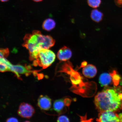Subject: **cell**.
<instances>
[{
	"mask_svg": "<svg viewBox=\"0 0 122 122\" xmlns=\"http://www.w3.org/2000/svg\"><path fill=\"white\" fill-rule=\"evenodd\" d=\"M82 72L85 77L87 78H91L96 76L97 73V69L94 65L89 64L84 67Z\"/></svg>",
	"mask_w": 122,
	"mask_h": 122,
	"instance_id": "9",
	"label": "cell"
},
{
	"mask_svg": "<svg viewBox=\"0 0 122 122\" xmlns=\"http://www.w3.org/2000/svg\"><path fill=\"white\" fill-rule=\"evenodd\" d=\"M33 1H35V2H39V1H41L43 0H33Z\"/></svg>",
	"mask_w": 122,
	"mask_h": 122,
	"instance_id": "21",
	"label": "cell"
},
{
	"mask_svg": "<svg viewBox=\"0 0 122 122\" xmlns=\"http://www.w3.org/2000/svg\"><path fill=\"white\" fill-rule=\"evenodd\" d=\"M23 46L30 52V59L34 61L40 50L49 49L55 45V41L51 36H44L41 32L34 30L31 34L25 35L24 38Z\"/></svg>",
	"mask_w": 122,
	"mask_h": 122,
	"instance_id": "2",
	"label": "cell"
},
{
	"mask_svg": "<svg viewBox=\"0 0 122 122\" xmlns=\"http://www.w3.org/2000/svg\"><path fill=\"white\" fill-rule=\"evenodd\" d=\"M115 4L117 5L119 7H122V0H115Z\"/></svg>",
	"mask_w": 122,
	"mask_h": 122,
	"instance_id": "19",
	"label": "cell"
},
{
	"mask_svg": "<svg viewBox=\"0 0 122 122\" xmlns=\"http://www.w3.org/2000/svg\"><path fill=\"white\" fill-rule=\"evenodd\" d=\"M96 121L101 122H122V113L118 114L110 111H103L99 113Z\"/></svg>",
	"mask_w": 122,
	"mask_h": 122,
	"instance_id": "4",
	"label": "cell"
},
{
	"mask_svg": "<svg viewBox=\"0 0 122 122\" xmlns=\"http://www.w3.org/2000/svg\"><path fill=\"white\" fill-rule=\"evenodd\" d=\"M91 17L93 21L96 22H99L103 19V13L97 9H94L91 12Z\"/></svg>",
	"mask_w": 122,
	"mask_h": 122,
	"instance_id": "13",
	"label": "cell"
},
{
	"mask_svg": "<svg viewBox=\"0 0 122 122\" xmlns=\"http://www.w3.org/2000/svg\"><path fill=\"white\" fill-rule=\"evenodd\" d=\"M69 119L67 117L64 115L60 116L58 118L57 122H69Z\"/></svg>",
	"mask_w": 122,
	"mask_h": 122,
	"instance_id": "18",
	"label": "cell"
},
{
	"mask_svg": "<svg viewBox=\"0 0 122 122\" xmlns=\"http://www.w3.org/2000/svg\"><path fill=\"white\" fill-rule=\"evenodd\" d=\"M99 82L102 86L106 87L112 83V79L110 73H103L99 77Z\"/></svg>",
	"mask_w": 122,
	"mask_h": 122,
	"instance_id": "10",
	"label": "cell"
},
{
	"mask_svg": "<svg viewBox=\"0 0 122 122\" xmlns=\"http://www.w3.org/2000/svg\"><path fill=\"white\" fill-rule=\"evenodd\" d=\"M18 120L17 119L14 117H11L8 119L6 120L7 122H18Z\"/></svg>",
	"mask_w": 122,
	"mask_h": 122,
	"instance_id": "20",
	"label": "cell"
},
{
	"mask_svg": "<svg viewBox=\"0 0 122 122\" xmlns=\"http://www.w3.org/2000/svg\"><path fill=\"white\" fill-rule=\"evenodd\" d=\"M72 53L69 48L64 46L61 48L58 52L57 56L59 60L65 61L69 59L72 56Z\"/></svg>",
	"mask_w": 122,
	"mask_h": 122,
	"instance_id": "8",
	"label": "cell"
},
{
	"mask_svg": "<svg viewBox=\"0 0 122 122\" xmlns=\"http://www.w3.org/2000/svg\"><path fill=\"white\" fill-rule=\"evenodd\" d=\"M9 51L8 49L0 48V59L1 58H6L9 55Z\"/></svg>",
	"mask_w": 122,
	"mask_h": 122,
	"instance_id": "17",
	"label": "cell"
},
{
	"mask_svg": "<svg viewBox=\"0 0 122 122\" xmlns=\"http://www.w3.org/2000/svg\"><path fill=\"white\" fill-rule=\"evenodd\" d=\"M8 0H0V1L3 2H6Z\"/></svg>",
	"mask_w": 122,
	"mask_h": 122,
	"instance_id": "22",
	"label": "cell"
},
{
	"mask_svg": "<svg viewBox=\"0 0 122 122\" xmlns=\"http://www.w3.org/2000/svg\"><path fill=\"white\" fill-rule=\"evenodd\" d=\"M88 5L93 8H97L100 6L101 0H87Z\"/></svg>",
	"mask_w": 122,
	"mask_h": 122,
	"instance_id": "16",
	"label": "cell"
},
{
	"mask_svg": "<svg viewBox=\"0 0 122 122\" xmlns=\"http://www.w3.org/2000/svg\"><path fill=\"white\" fill-rule=\"evenodd\" d=\"M66 102L64 100L60 99L56 100L53 104V107L55 111L58 113H61L63 111L66 106Z\"/></svg>",
	"mask_w": 122,
	"mask_h": 122,
	"instance_id": "11",
	"label": "cell"
},
{
	"mask_svg": "<svg viewBox=\"0 0 122 122\" xmlns=\"http://www.w3.org/2000/svg\"><path fill=\"white\" fill-rule=\"evenodd\" d=\"M38 106L42 110L47 111L51 106V99L47 96L41 95L38 100Z\"/></svg>",
	"mask_w": 122,
	"mask_h": 122,
	"instance_id": "7",
	"label": "cell"
},
{
	"mask_svg": "<svg viewBox=\"0 0 122 122\" xmlns=\"http://www.w3.org/2000/svg\"><path fill=\"white\" fill-rule=\"evenodd\" d=\"M10 63L5 58H1L0 59V72H3L9 71V66Z\"/></svg>",
	"mask_w": 122,
	"mask_h": 122,
	"instance_id": "14",
	"label": "cell"
},
{
	"mask_svg": "<svg viewBox=\"0 0 122 122\" xmlns=\"http://www.w3.org/2000/svg\"><path fill=\"white\" fill-rule=\"evenodd\" d=\"M56 23L54 20L48 19L44 21L42 24L43 28L47 31H50L55 27Z\"/></svg>",
	"mask_w": 122,
	"mask_h": 122,
	"instance_id": "12",
	"label": "cell"
},
{
	"mask_svg": "<svg viewBox=\"0 0 122 122\" xmlns=\"http://www.w3.org/2000/svg\"><path fill=\"white\" fill-rule=\"evenodd\" d=\"M35 113L34 108L31 105L27 103H21L18 111L19 115L22 118H30Z\"/></svg>",
	"mask_w": 122,
	"mask_h": 122,
	"instance_id": "6",
	"label": "cell"
},
{
	"mask_svg": "<svg viewBox=\"0 0 122 122\" xmlns=\"http://www.w3.org/2000/svg\"><path fill=\"white\" fill-rule=\"evenodd\" d=\"M30 66H25L21 65H14L10 63L9 66V71L14 73L18 78L20 79V75L25 74L27 76L32 72Z\"/></svg>",
	"mask_w": 122,
	"mask_h": 122,
	"instance_id": "5",
	"label": "cell"
},
{
	"mask_svg": "<svg viewBox=\"0 0 122 122\" xmlns=\"http://www.w3.org/2000/svg\"><path fill=\"white\" fill-rule=\"evenodd\" d=\"M56 58V55L53 51L49 49H42L39 50L36 59L33 61V64L45 69L51 65Z\"/></svg>",
	"mask_w": 122,
	"mask_h": 122,
	"instance_id": "3",
	"label": "cell"
},
{
	"mask_svg": "<svg viewBox=\"0 0 122 122\" xmlns=\"http://www.w3.org/2000/svg\"><path fill=\"white\" fill-rule=\"evenodd\" d=\"M110 73L112 79V83L114 86H117L119 84L121 77L115 70H114Z\"/></svg>",
	"mask_w": 122,
	"mask_h": 122,
	"instance_id": "15",
	"label": "cell"
},
{
	"mask_svg": "<svg viewBox=\"0 0 122 122\" xmlns=\"http://www.w3.org/2000/svg\"><path fill=\"white\" fill-rule=\"evenodd\" d=\"M95 96L94 102L96 109L99 112L110 111L117 112L122 109V100L120 94L122 87H107Z\"/></svg>",
	"mask_w": 122,
	"mask_h": 122,
	"instance_id": "1",
	"label": "cell"
}]
</instances>
